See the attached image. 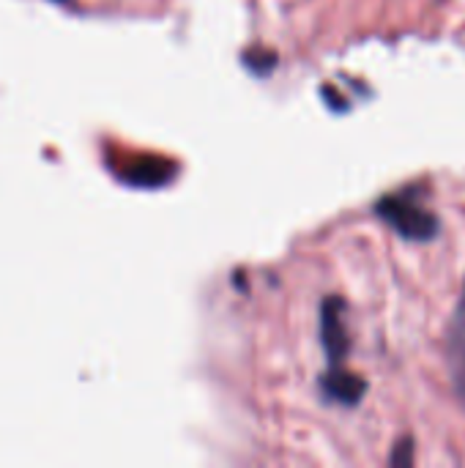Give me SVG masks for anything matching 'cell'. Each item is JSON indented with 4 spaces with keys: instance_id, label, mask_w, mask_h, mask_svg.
<instances>
[{
    "instance_id": "3",
    "label": "cell",
    "mask_w": 465,
    "mask_h": 468,
    "mask_svg": "<svg viewBox=\"0 0 465 468\" xmlns=\"http://www.w3.org/2000/svg\"><path fill=\"white\" fill-rule=\"evenodd\" d=\"M447 362H449L455 395L465 409V282L460 291V302L455 307V315L449 321V332H447Z\"/></svg>"
},
{
    "instance_id": "4",
    "label": "cell",
    "mask_w": 465,
    "mask_h": 468,
    "mask_svg": "<svg viewBox=\"0 0 465 468\" xmlns=\"http://www.w3.org/2000/svg\"><path fill=\"white\" fill-rule=\"evenodd\" d=\"M321 389L329 400H334L340 406H356L367 392V381L340 365H332V370L323 373V378H321Z\"/></svg>"
},
{
    "instance_id": "2",
    "label": "cell",
    "mask_w": 465,
    "mask_h": 468,
    "mask_svg": "<svg viewBox=\"0 0 465 468\" xmlns=\"http://www.w3.org/2000/svg\"><path fill=\"white\" fill-rule=\"evenodd\" d=\"M321 343L332 365H343L351 351V337L345 329V302L332 296L321 307Z\"/></svg>"
},
{
    "instance_id": "5",
    "label": "cell",
    "mask_w": 465,
    "mask_h": 468,
    "mask_svg": "<svg viewBox=\"0 0 465 468\" xmlns=\"http://www.w3.org/2000/svg\"><path fill=\"white\" fill-rule=\"evenodd\" d=\"M389 466L395 468H411L414 466V439L406 436L395 444L392 450V458H389Z\"/></svg>"
},
{
    "instance_id": "1",
    "label": "cell",
    "mask_w": 465,
    "mask_h": 468,
    "mask_svg": "<svg viewBox=\"0 0 465 468\" xmlns=\"http://www.w3.org/2000/svg\"><path fill=\"white\" fill-rule=\"evenodd\" d=\"M375 214L403 239L408 241H433L441 230V219L425 208L414 192H397V195H386L375 203Z\"/></svg>"
}]
</instances>
